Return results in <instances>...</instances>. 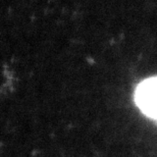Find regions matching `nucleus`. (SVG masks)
<instances>
[{"instance_id": "obj_1", "label": "nucleus", "mask_w": 157, "mask_h": 157, "mask_svg": "<svg viewBox=\"0 0 157 157\" xmlns=\"http://www.w3.org/2000/svg\"><path fill=\"white\" fill-rule=\"evenodd\" d=\"M156 121H157V118H156Z\"/></svg>"}]
</instances>
